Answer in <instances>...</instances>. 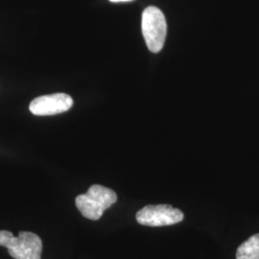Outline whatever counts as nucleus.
Segmentation results:
<instances>
[{
    "mask_svg": "<svg viewBox=\"0 0 259 259\" xmlns=\"http://www.w3.org/2000/svg\"><path fill=\"white\" fill-rule=\"evenodd\" d=\"M236 259H259V233L241 244L236 251Z\"/></svg>",
    "mask_w": 259,
    "mask_h": 259,
    "instance_id": "6",
    "label": "nucleus"
},
{
    "mask_svg": "<svg viewBox=\"0 0 259 259\" xmlns=\"http://www.w3.org/2000/svg\"><path fill=\"white\" fill-rule=\"evenodd\" d=\"M185 215L182 210L170 204H148L136 215L140 225L147 227H164L182 222Z\"/></svg>",
    "mask_w": 259,
    "mask_h": 259,
    "instance_id": "4",
    "label": "nucleus"
},
{
    "mask_svg": "<svg viewBox=\"0 0 259 259\" xmlns=\"http://www.w3.org/2000/svg\"><path fill=\"white\" fill-rule=\"evenodd\" d=\"M142 34L149 50L153 53L159 52L164 46L167 24L165 17L160 10L150 6L142 14Z\"/></svg>",
    "mask_w": 259,
    "mask_h": 259,
    "instance_id": "3",
    "label": "nucleus"
},
{
    "mask_svg": "<svg viewBox=\"0 0 259 259\" xmlns=\"http://www.w3.org/2000/svg\"><path fill=\"white\" fill-rule=\"evenodd\" d=\"M73 105L71 96L65 93L42 95L34 99L29 105L30 111L38 116L55 115L68 111Z\"/></svg>",
    "mask_w": 259,
    "mask_h": 259,
    "instance_id": "5",
    "label": "nucleus"
},
{
    "mask_svg": "<svg viewBox=\"0 0 259 259\" xmlns=\"http://www.w3.org/2000/svg\"><path fill=\"white\" fill-rule=\"evenodd\" d=\"M111 2H128V1H132V0H110Z\"/></svg>",
    "mask_w": 259,
    "mask_h": 259,
    "instance_id": "7",
    "label": "nucleus"
},
{
    "mask_svg": "<svg viewBox=\"0 0 259 259\" xmlns=\"http://www.w3.org/2000/svg\"><path fill=\"white\" fill-rule=\"evenodd\" d=\"M0 246L15 259H40L42 251L40 237L30 232H19V236H14L8 231H0Z\"/></svg>",
    "mask_w": 259,
    "mask_h": 259,
    "instance_id": "2",
    "label": "nucleus"
},
{
    "mask_svg": "<svg viewBox=\"0 0 259 259\" xmlns=\"http://www.w3.org/2000/svg\"><path fill=\"white\" fill-rule=\"evenodd\" d=\"M116 201L117 195L113 190L103 185H93L85 194L76 197L75 204L84 218L96 221Z\"/></svg>",
    "mask_w": 259,
    "mask_h": 259,
    "instance_id": "1",
    "label": "nucleus"
}]
</instances>
